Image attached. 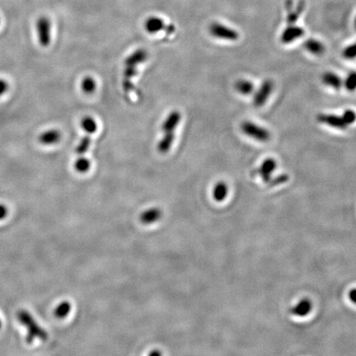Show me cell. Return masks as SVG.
Here are the masks:
<instances>
[{
	"instance_id": "6da1fadb",
	"label": "cell",
	"mask_w": 356,
	"mask_h": 356,
	"mask_svg": "<svg viewBox=\"0 0 356 356\" xmlns=\"http://www.w3.org/2000/svg\"><path fill=\"white\" fill-rule=\"evenodd\" d=\"M149 54L145 50L139 49L130 54L124 62V73L122 87L125 94H130L134 93L135 85L133 83V78L136 76L137 67L140 64L145 62L148 59Z\"/></svg>"
},
{
	"instance_id": "7a4b0ae2",
	"label": "cell",
	"mask_w": 356,
	"mask_h": 356,
	"mask_svg": "<svg viewBox=\"0 0 356 356\" xmlns=\"http://www.w3.org/2000/svg\"><path fill=\"white\" fill-rule=\"evenodd\" d=\"M182 120V115L178 111H172L167 115L162 126L163 136L158 144V150L162 154H167L172 148L175 139V131Z\"/></svg>"
},
{
	"instance_id": "3957f363",
	"label": "cell",
	"mask_w": 356,
	"mask_h": 356,
	"mask_svg": "<svg viewBox=\"0 0 356 356\" xmlns=\"http://www.w3.org/2000/svg\"><path fill=\"white\" fill-rule=\"evenodd\" d=\"M17 318L20 323L26 327V342L27 344H32L36 339H41L42 341H46L48 338V334L46 331L44 330L42 327L39 326L34 317L32 316L29 312L25 309H21L17 313Z\"/></svg>"
},
{
	"instance_id": "277c9868",
	"label": "cell",
	"mask_w": 356,
	"mask_h": 356,
	"mask_svg": "<svg viewBox=\"0 0 356 356\" xmlns=\"http://www.w3.org/2000/svg\"><path fill=\"white\" fill-rule=\"evenodd\" d=\"M242 131L250 138L255 139L256 141H269L271 134L266 129L263 128L253 122H244L241 125Z\"/></svg>"
},
{
	"instance_id": "5b68a950",
	"label": "cell",
	"mask_w": 356,
	"mask_h": 356,
	"mask_svg": "<svg viewBox=\"0 0 356 356\" xmlns=\"http://www.w3.org/2000/svg\"><path fill=\"white\" fill-rule=\"evenodd\" d=\"M37 38L40 45L43 47H47L51 41V23L46 16L40 17L36 24Z\"/></svg>"
},
{
	"instance_id": "8992f818",
	"label": "cell",
	"mask_w": 356,
	"mask_h": 356,
	"mask_svg": "<svg viewBox=\"0 0 356 356\" xmlns=\"http://www.w3.org/2000/svg\"><path fill=\"white\" fill-rule=\"evenodd\" d=\"M209 31L211 35L219 39L234 42L239 38V34L237 31L219 22H213L211 24L209 27Z\"/></svg>"
},
{
	"instance_id": "52a82bcc",
	"label": "cell",
	"mask_w": 356,
	"mask_h": 356,
	"mask_svg": "<svg viewBox=\"0 0 356 356\" xmlns=\"http://www.w3.org/2000/svg\"><path fill=\"white\" fill-rule=\"evenodd\" d=\"M274 83L272 80L267 79L261 83L258 90L256 92L253 98V104L255 107H261L265 104L270 96L273 91Z\"/></svg>"
},
{
	"instance_id": "ba28073f",
	"label": "cell",
	"mask_w": 356,
	"mask_h": 356,
	"mask_svg": "<svg viewBox=\"0 0 356 356\" xmlns=\"http://www.w3.org/2000/svg\"><path fill=\"white\" fill-rule=\"evenodd\" d=\"M276 167H277V163L276 160L269 158L263 161L260 167L256 170V173L261 176V179L265 183H270L272 181V173L276 170Z\"/></svg>"
},
{
	"instance_id": "9c48e42d",
	"label": "cell",
	"mask_w": 356,
	"mask_h": 356,
	"mask_svg": "<svg viewBox=\"0 0 356 356\" xmlns=\"http://www.w3.org/2000/svg\"><path fill=\"white\" fill-rule=\"evenodd\" d=\"M317 121L322 124L328 125V126L338 130H345L348 126L341 116L333 114H319L317 115Z\"/></svg>"
},
{
	"instance_id": "30bf717a",
	"label": "cell",
	"mask_w": 356,
	"mask_h": 356,
	"mask_svg": "<svg viewBox=\"0 0 356 356\" xmlns=\"http://www.w3.org/2000/svg\"><path fill=\"white\" fill-rule=\"evenodd\" d=\"M285 7H286L287 12H288L286 18L287 23L289 24V25H293L297 22L298 19L300 18L301 13L304 12V8H305V3L303 0H301L298 4L295 9H292V7H293L292 0H288L286 4H285Z\"/></svg>"
},
{
	"instance_id": "8fae6325",
	"label": "cell",
	"mask_w": 356,
	"mask_h": 356,
	"mask_svg": "<svg viewBox=\"0 0 356 356\" xmlns=\"http://www.w3.org/2000/svg\"><path fill=\"white\" fill-rule=\"evenodd\" d=\"M304 35V30L302 27L293 25H289L285 30L283 31L280 40L283 43L289 44L294 42Z\"/></svg>"
},
{
	"instance_id": "7c38bea8",
	"label": "cell",
	"mask_w": 356,
	"mask_h": 356,
	"mask_svg": "<svg viewBox=\"0 0 356 356\" xmlns=\"http://www.w3.org/2000/svg\"><path fill=\"white\" fill-rule=\"evenodd\" d=\"M61 139V131L56 129H50L44 131L38 136V141L43 145H54L55 143H59Z\"/></svg>"
},
{
	"instance_id": "4fadbf2b",
	"label": "cell",
	"mask_w": 356,
	"mask_h": 356,
	"mask_svg": "<svg viewBox=\"0 0 356 356\" xmlns=\"http://www.w3.org/2000/svg\"><path fill=\"white\" fill-rule=\"evenodd\" d=\"M167 24L164 22L163 19L156 16L150 17L146 20L144 23V28L150 34H156L161 31H166L167 28Z\"/></svg>"
},
{
	"instance_id": "5bb4252c",
	"label": "cell",
	"mask_w": 356,
	"mask_h": 356,
	"mask_svg": "<svg viewBox=\"0 0 356 356\" xmlns=\"http://www.w3.org/2000/svg\"><path fill=\"white\" fill-rule=\"evenodd\" d=\"M313 309V304L309 299H303L290 309L292 314L297 317H306Z\"/></svg>"
},
{
	"instance_id": "9a60e30c",
	"label": "cell",
	"mask_w": 356,
	"mask_h": 356,
	"mask_svg": "<svg viewBox=\"0 0 356 356\" xmlns=\"http://www.w3.org/2000/svg\"><path fill=\"white\" fill-rule=\"evenodd\" d=\"M162 211L159 208H150L143 211L140 215V221L143 224H154L162 218Z\"/></svg>"
},
{
	"instance_id": "2e32d148",
	"label": "cell",
	"mask_w": 356,
	"mask_h": 356,
	"mask_svg": "<svg viewBox=\"0 0 356 356\" xmlns=\"http://www.w3.org/2000/svg\"><path fill=\"white\" fill-rule=\"evenodd\" d=\"M321 81L324 84L334 89H340L342 87L343 82L341 77L333 72H326L321 76Z\"/></svg>"
},
{
	"instance_id": "e0dca14e",
	"label": "cell",
	"mask_w": 356,
	"mask_h": 356,
	"mask_svg": "<svg viewBox=\"0 0 356 356\" xmlns=\"http://www.w3.org/2000/svg\"><path fill=\"white\" fill-rule=\"evenodd\" d=\"M304 47L309 52L315 55H321L325 51V46L323 44L313 38L307 40L306 42H304Z\"/></svg>"
},
{
	"instance_id": "ac0fdd59",
	"label": "cell",
	"mask_w": 356,
	"mask_h": 356,
	"mask_svg": "<svg viewBox=\"0 0 356 356\" xmlns=\"http://www.w3.org/2000/svg\"><path fill=\"white\" fill-rule=\"evenodd\" d=\"M235 89L242 95L248 96L254 91V84L249 80L240 79L235 83Z\"/></svg>"
},
{
	"instance_id": "d6986e66",
	"label": "cell",
	"mask_w": 356,
	"mask_h": 356,
	"mask_svg": "<svg viewBox=\"0 0 356 356\" xmlns=\"http://www.w3.org/2000/svg\"><path fill=\"white\" fill-rule=\"evenodd\" d=\"M228 186L224 182H220L215 185L213 190V197L216 201H223L228 195Z\"/></svg>"
},
{
	"instance_id": "ffe728a7",
	"label": "cell",
	"mask_w": 356,
	"mask_h": 356,
	"mask_svg": "<svg viewBox=\"0 0 356 356\" xmlns=\"http://www.w3.org/2000/svg\"><path fill=\"white\" fill-rule=\"evenodd\" d=\"M71 311V304L68 301H63L61 304H58V306L54 309V316L57 318L63 319L65 317H67L69 313Z\"/></svg>"
},
{
	"instance_id": "44dd1931",
	"label": "cell",
	"mask_w": 356,
	"mask_h": 356,
	"mask_svg": "<svg viewBox=\"0 0 356 356\" xmlns=\"http://www.w3.org/2000/svg\"><path fill=\"white\" fill-rule=\"evenodd\" d=\"M81 126H82V128L84 130L85 132L87 133L88 135L94 134L96 131H98L97 122L91 116H86V117L83 118L81 122Z\"/></svg>"
},
{
	"instance_id": "7402d4cb",
	"label": "cell",
	"mask_w": 356,
	"mask_h": 356,
	"mask_svg": "<svg viewBox=\"0 0 356 356\" xmlns=\"http://www.w3.org/2000/svg\"><path fill=\"white\" fill-rule=\"evenodd\" d=\"M91 167V162L84 157H79L74 163V168L79 173H86Z\"/></svg>"
},
{
	"instance_id": "603a6c76",
	"label": "cell",
	"mask_w": 356,
	"mask_h": 356,
	"mask_svg": "<svg viewBox=\"0 0 356 356\" xmlns=\"http://www.w3.org/2000/svg\"><path fill=\"white\" fill-rule=\"evenodd\" d=\"M96 87H97V83H96L94 78L87 76L83 78V80L82 81V89L85 94H94Z\"/></svg>"
},
{
	"instance_id": "cb8c5ba5",
	"label": "cell",
	"mask_w": 356,
	"mask_h": 356,
	"mask_svg": "<svg viewBox=\"0 0 356 356\" xmlns=\"http://www.w3.org/2000/svg\"><path fill=\"white\" fill-rule=\"evenodd\" d=\"M90 144H91V139H90L89 135L83 137V139H81L80 142L78 143V146H77V155H79V156L85 155L87 152V150L90 147Z\"/></svg>"
},
{
	"instance_id": "d4e9b609",
	"label": "cell",
	"mask_w": 356,
	"mask_h": 356,
	"mask_svg": "<svg viewBox=\"0 0 356 356\" xmlns=\"http://www.w3.org/2000/svg\"><path fill=\"white\" fill-rule=\"evenodd\" d=\"M344 86L348 91H354L356 89V72H351L348 74L344 81Z\"/></svg>"
},
{
	"instance_id": "484cf974",
	"label": "cell",
	"mask_w": 356,
	"mask_h": 356,
	"mask_svg": "<svg viewBox=\"0 0 356 356\" xmlns=\"http://www.w3.org/2000/svg\"><path fill=\"white\" fill-rule=\"evenodd\" d=\"M341 117L344 120L345 124L347 126L354 124L356 122V113L355 111L350 109H347L344 111L343 114L341 115Z\"/></svg>"
},
{
	"instance_id": "4316f807",
	"label": "cell",
	"mask_w": 356,
	"mask_h": 356,
	"mask_svg": "<svg viewBox=\"0 0 356 356\" xmlns=\"http://www.w3.org/2000/svg\"><path fill=\"white\" fill-rule=\"evenodd\" d=\"M343 56L347 60L356 58V42L345 48V50H343Z\"/></svg>"
},
{
	"instance_id": "83f0119b",
	"label": "cell",
	"mask_w": 356,
	"mask_h": 356,
	"mask_svg": "<svg viewBox=\"0 0 356 356\" xmlns=\"http://www.w3.org/2000/svg\"><path fill=\"white\" fill-rule=\"evenodd\" d=\"M9 83H8L6 80H5V79L0 78V98H1L3 95H5V94H6L8 90H9Z\"/></svg>"
},
{
	"instance_id": "f1b7e54d",
	"label": "cell",
	"mask_w": 356,
	"mask_h": 356,
	"mask_svg": "<svg viewBox=\"0 0 356 356\" xmlns=\"http://www.w3.org/2000/svg\"><path fill=\"white\" fill-rule=\"evenodd\" d=\"M8 215V209L3 204H0V220H4Z\"/></svg>"
},
{
	"instance_id": "f546056e",
	"label": "cell",
	"mask_w": 356,
	"mask_h": 356,
	"mask_svg": "<svg viewBox=\"0 0 356 356\" xmlns=\"http://www.w3.org/2000/svg\"><path fill=\"white\" fill-rule=\"evenodd\" d=\"M348 296H349V299H350V301H351L353 304H356V288L350 289Z\"/></svg>"
},
{
	"instance_id": "4dcf8cb0",
	"label": "cell",
	"mask_w": 356,
	"mask_h": 356,
	"mask_svg": "<svg viewBox=\"0 0 356 356\" xmlns=\"http://www.w3.org/2000/svg\"><path fill=\"white\" fill-rule=\"evenodd\" d=\"M155 354V352H152V353H151V354ZM156 354H159V352H156Z\"/></svg>"
},
{
	"instance_id": "1f68e13d",
	"label": "cell",
	"mask_w": 356,
	"mask_h": 356,
	"mask_svg": "<svg viewBox=\"0 0 356 356\" xmlns=\"http://www.w3.org/2000/svg\"><path fill=\"white\" fill-rule=\"evenodd\" d=\"M1 327H2V321L0 320V328H1Z\"/></svg>"
},
{
	"instance_id": "d6a6232c",
	"label": "cell",
	"mask_w": 356,
	"mask_h": 356,
	"mask_svg": "<svg viewBox=\"0 0 356 356\" xmlns=\"http://www.w3.org/2000/svg\"><path fill=\"white\" fill-rule=\"evenodd\" d=\"M354 26H355V28H356V17H355V19H354Z\"/></svg>"
}]
</instances>
